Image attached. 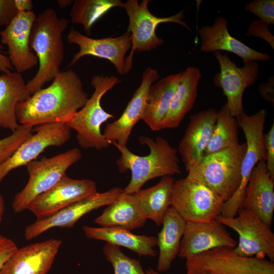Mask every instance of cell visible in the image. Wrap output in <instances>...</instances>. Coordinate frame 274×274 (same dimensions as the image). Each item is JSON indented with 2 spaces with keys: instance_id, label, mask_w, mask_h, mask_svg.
<instances>
[{
  "instance_id": "obj_41",
  "label": "cell",
  "mask_w": 274,
  "mask_h": 274,
  "mask_svg": "<svg viewBox=\"0 0 274 274\" xmlns=\"http://www.w3.org/2000/svg\"><path fill=\"white\" fill-rule=\"evenodd\" d=\"M2 49L3 46L0 44V71L3 73H8L12 72L13 66L9 57L2 53Z\"/></svg>"
},
{
  "instance_id": "obj_18",
  "label": "cell",
  "mask_w": 274,
  "mask_h": 274,
  "mask_svg": "<svg viewBox=\"0 0 274 274\" xmlns=\"http://www.w3.org/2000/svg\"><path fill=\"white\" fill-rule=\"evenodd\" d=\"M159 78L158 71L152 67H148L143 72L141 83L122 115L106 125L102 134L107 140L126 146L134 126L141 119L149 89Z\"/></svg>"
},
{
  "instance_id": "obj_4",
  "label": "cell",
  "mask_w": 274,
  "mask_h": 274,
  "mask_svg": "<svg viewBox=\"0 0 274 274\" xmlns=\"http://www.w3.org/2000/svg\"><path fill=\"white\" fill-rule=\"evenodd\" d=\"M120 82L115 76L95 75L92 77L91 85L94 89L92 95L66 123L77 132L78 142L82 148L100 150L111 145L104 136L101 126L114 117L102 108L100 102L103 96Z\"/></svg>"
},
{
  "instance_id": "obj_29",
  "label": "cell",
  "mask_w": 274,
  "mask_h": 274,
  "mask_svg": "<svg viewBox=\"0 0 274 274\" xmlns=\"http://www.w3.org/2000/svg\"><path fill=\"white\" fill-rule=\"evenodd\" d=\"M162 224V229L157 238L159 250L157 262L159 272L169 269L178 255L186 222L170 207L165 214Z\"/></svg>"
},
{
  "instance_id": "obj_14",
  "label": "cell",
  "mask_w": 274,
  "mask_h": 274,
  "mask_svg": "<svg viewBox=\"0 0 274 274\" xmlns=\"http://www.w3.org/2000/svg\"><path fill=\"white\" fill-rule=\"evenodd\" d=\"M72 129L66 123H47L35 126L30 136L14 154L0 165V183L12 170L26 165L51 146H61L71 138Z\"/></svg>"
},
{
  "instance_id": "obj_35",
  "label": "cell",
  "mask_w": 274,
  "mask_h": 274,
  "mask_svg": "<svg viewBox=\"0 0 274 274\" xmlns=\"http://www.w3.org/2000/svg\"><path fill=\"white\" fill-rule=\"evenodd\" d=\"M244 8L268 25L274 24L273 0L253 1L246 5Z\"/></svg>"
},
{
  "instance_id": "obj_11",
  "label": "cell",
  "mask_w": 274,
  "mask_h": 274,
  "mask_svg": "<svg viewBox=\"0 0 274 274\" xmlns=\"http://www.w3.org/2000/svg\"><path fill=\"white\" fill-rule=\"evenodd\" d=\"M238 234L234 251L245 257L265 258L274 261V233L252 211L241 208L236 216L227 218L219 215L216 219Z\"/></svg>"
},
{
  "instance_id": "obj_27",
  "label": "cell",
  "mask_w": 274,
  "mask_h": 274,
  "mask_svg": "<svg viewBox=\"0 0 274 274\" xmlns=\"http://www.w3.org/2000/svg\"><path fill=\"white\" fill-rule=\"evenodd\" d=\"M30 96L21 74L11 72L0 75L1 127L12 131L18 128L16 107Z\"/></svg>"
},
{
  "instance_id": "obj_10",
  "label": "cell",
  "mask_w": 274,
  "mask_h": 274,
  "mask_svg": "<svg viewBox=\"0 0 274 274\" xmlns=\"http://www.w3.org/2000/svg\"><path fill=\"white\" fill-rule=\"evenodd\" d=\"M149 2V0H143L139 4L138 0H128L123 3V8L129 18L127 31L130 33L131 38L130 52L125 58L126 74L132 67V58L135 51H150L163 44V39L158 37L155 32L159 24L174 23L191 30L187 23L182 20L185 17L183 10L170 16L157 17L148 9Z\"/></svg>"
},
{
  "instance_id": "obj_5",
  "label": "cell",
  "mask_w": 274,
  "mask_h": 274,
  "mask_svg": "<svg viewBox=\"0 0 274 274\" xmlns=\"http://www.w3.org/2000/svg\"><path fill=\"white\" fill-rule=\"evenodd\" d=\"M246 148L245 143L226 150L204 155L187 171V177L208 186L226 201L239 184Z\"/></svg>"
},
{
  "instance_id": "obj_39",
  "label": "cell",
  "mask_w": 274,
  "mask_h": 274,
  "mask_svg": "<svg viewBox=\"0 0 274 274\" xmlns=\"http://www.w3.org/2000/svg\"><path fill=\"white\" fill-rule=\"evenodd\" d=\"M18 248L13 241L0 234V270Z\"/></svg>"
},
{
  "instance_id": "obj_38",
  "label": "cell",
  "mask_w": 274,
  "mask_h": 274,
  "mask_svg": "<svg viewBox=\"0 0 274 274\" xmlns=\"http://www.w3.org/2000/svg\"><path fill=\"white\" fill-rule=\"evenodd\" d=\"M17 14L14 0H0V27L8 25Z\"/></svg>"
},
{
  "instance_id": "obj_42",
  "label": "cell",
  "mask_w": 274,
  "mask_h": 274,
  "mask_svg": "<svg viewBox=\"0 0 274 274\" xmlns=\"http://www.w3.org/2000/svg\"><path fill=\"white\" fill-rule=\"evenodd\" d=\"M18 13L32 11L33 3L31 0H14Z\"/></svg>"
},
{
  "instance_id": "obj_34",
  "label": "cell",
  "mask_w": 274,
  "mask_h": 274,
  "mask_svg": "<svg viewBox=\"0 0 274 274\" xmlns=\"http://www.w3.org/2000/svg\"><path fill=\"white\" fill-rule=\"evenodd\" d=\"M33 127L19 124L10 135L0 139V165L5 163L21 144L32 134Z\"/></svg>"
},
{
  "instance_id": "obj_7",
  "label": "cell",
  "mask_w": 274,
  "mask_h": 274,
  "mask_svg": "<svg viewBox=\"0 0 274 274\" xmlns=\"http://www.w3.org/2000/svg\"><path fill=\"white\" fill-rule=\"evenodd\" d=\"M81 150L72 148L51 157L35 160L25 166L29 175L27 183L17 193L12 202L16 213L27 210L38 196L52 188L65 174L67 169L81 158Z\"/></svg>"
},
{
  "instance_id": "obj_2",
  "label": "cell",
  "mask_w": 274,
  "mask_h": 274,
  "mask_svg": "<svg viewBox=\"0 0 274 274\" xmlns=\"http://www.w3.org/2000/svg\"><path fill=\"white\" fill-rule=\"evenodd\" d=\"M68 23L67 19L59 17L52 8L44 10L36 17L29 46L38 58L39 68L36 75L26 83L31 95L61 72L64 55L62 33Z\"/></svg>"
},
{
  "instance_id": "obj_21",
  "label": "cell",
  "mask_w": 274,
  "mask_h": 274,
  "mask_svg": "<svg viewBox=\"0 0 274 274\" xmlns=\"http://www.w3.org/2000/svg\"><path fill=\"white\" fill-rule=\"evenodd\" d=\"M217 111L210 108L190 116V121L179 143L178 151L188 171L204 155L216 123Z\"/></svg>"
},
{
  "instance_id": "obj_8",
  "label": "cell",
  "mask_w": 274,
  "mask_h": 274,
  "mask_svg": "<svg viewBox=\"0 0 274 274\" xmlns=\"http://www.w3.org/2000/svg\"><path fill=\"white\" fill-rule=\"evenodd\" d=\"M224 202L212 189L188 177L174 182L171 207L186 222L216 219L221 215Z\"/></svg>"
},
{
  "instance_id": "obj_13",
  "label": "cell",
  "mask_w": 274,
  "mask_h": 274,
  "mask_svg": "<svg viewBox=\"0 0 274 274\" xmlns=\"http://www.w3.org/2000/svg\"><path fill=\"white\" fill-rule=\"evenodd\" d=\"M97 192L95 181L72 179L65 174L52 188L36 197L27 210L37 219H42Z\"/></svg>"
},
{
  "instance_id": "obj_19",
  "label": "cell",
  "mask_w": 274,
  "mask_h": 274,
  "mask_svg": "<svg viewBox=\"0 0 274 274\" xmlns=\"http://www.w3.org/2000/svg\"><path fill=\"white\" fill-rule=\"evenodd\" d=\"M236 242L216 219L209 222H186L178 256L189 257L220 247L234 248Z\"/></svg>"
},
{
  "instance_id": "obj_44",
  "label": "cell",
  "mask_w": 274,
  "mask_h": 274,
  "mask_svg": "<svg viewBox=\"0 0 274 274\" xmlns=\"http://www.w3.org/2000/svg\"><path fill=\"white\" fill-rule=\"evenodd\" d=\"M4 202L3 197L0 194V222L2 220V216L4 211Z\"/></svg>"
},
{
  "instance_id": "obj_23",
  "label": "cell",
  "mask_w": 274,
  "mask_h": 274,
  "mask_svg": "<svg viewBox=\"0 0 274 274\" xmlns=\"http://www.w3.org/2000/svg\"><path fill=\"white\" fill-rule=\"evenodd\" d=\"M242 208L253 211L264 224L271 227L274 212V179L268 173L264 160L259 161L252 172Z\"/></svg>"
},
{
  "instance_id": "obj_32",
  "label": "cell",
  "mask_w": 274,
  "mask_h": 274,
  "mask_svg": "<svg viewBox=\"0 0 274 274\" xmlns=\"http://www.w3.org/2000/svg\"><path fill=\"white\" fill-rule=\"evenodd\" d=\"M115 7L123 8V3L120 0H76L70 16L73 23L82 25L89 35L93 25Z\"/></svg>"
},
{
  "instance_id": "obj_15",
  "label": "cell",
  "mask_w": 274,
  "mask_h": 274,
  "mask_svg": "<svg viewBox=\"0 0 274 274\" xmlns=\"http://www.w3.org/2000/svg\"><path fill=\"white\" fill-rule=\"evenodd\" d=\"M123 192L113 187L76 202L47 217L37 219L24 231L26 240H31L54 227L71 228L84 215L91 211L112 203Z\"/></svg>"
},
{
  "instance_id": "obj_26",
  "label": "cell",
  "mask_w": 274,
  "mask_h": 274,
  "mask_svg": "<svg viewBox=\"0 0 274 274\" xmlns=\"http://www.w3.org/2000/svg\"><path fill=\"white\" fill-rule=\"evenodd\" d=\"M146 220L140 209L136 193H126L123 191L95 218L94 222L100 227H120L130 231L142 227Z\"/></svg>"
},
{
  "instance_id": "obj_3",
  "label": "cell",
  "mask_w": 274,
  "mask_h": 274,
  "mask_svg": "<svg viewBox=\"0 0 274 274\" xmlns=\"http://www.w3.org/2000/svg\"><path fill=\"white\" fill-rule=\"evenodd\" d=\"M139 142L148 147L150 152L146 156H139L131 152L126 146H121L111 141L120 152L116 165L120 173L130 170L131 179L123 189L125 193H134L149 180L158 177L172 176L181 172L177 150L165 139L158 136L153 140L148 136H141Z\"/></svg>"
},
{
  "instance_id": "obj_31",
  "label": "cell",
  "mask_w": 274,
  "mask_h": 274,
  "mask_svg": "<svg viewBox=\"0 0 274 274\" xmlns=\"http://www.w3.org/2000/svg\"><path fill=\"white\" fill-rule=\"evenodd\" d=\"M237 126L236 118L231 115L225 104L217 111L216 123L204 155L238 145Z\"/></svg>"
},
{
  "instance_id": "obj_6",
  "label": "cell",
  "mask_w": 274,
  "mask_h": 274,
  "mask_svg": "<svg viewBox=\"0 0 274 274\" xmlns=\"http://www.w3.org/2000/svg\"><path fill=\"white\" fill-rule=\"evenodd\" d=\"M266 116V110L262 109L253 115H247L244 112L236 117L237 125L245 135L247 148L241 166L239 184L232 196L224 202L220 215L222 217L231 218L236 216L242 207L253 168L259 161H266L263 130Z\"/></svg>"
},
{
  "instance_id": "obj_43",
  "label": "cell",
  "mask_w": 274,
  "mask_h": 274,
  "mask_svg": "<svg viewBox=\"0 0 274 274\" xmlns=\"http://www.w3.org/2000/svg\"><path fill=\"white\" fill-rule=\"evenodd\" d=\"M56 2L59 7L64 8L70 6L73 1L72 0H57Z\"/></svg>"
},
{
  "instance_id": "obj_12",
  "label": "cell",
  "mask_w": 274,
  "mask_h": 274,
  "mask_svg": "<svg viewBox=\"0 0 274 274\" xmlns=\"http://www.w3.org/2000/svg\"><path fill=\"white\" fill-rule=\"evenodd\" d=\"M214 55L220 68L214 76V84L222 89L227 99L226 104L236 118L244 113L243 96L245 89L258 79L259 64L256 61H251L239 67L226 53L216 51Z\"/></svg>"
},
{
  "instance_id": "obj_24",
  "label": "cell",
  "mask_w": 274,
  "mask_h": 274,
  "mask_svg": "<svg viewBox=\"0 0 274 274\" xmlns=\"http://www.w3.org/2000/svg\"><path fill=\"white\" fill-rule=\"evenodd\" d=\"M181 76L182 72L168 75L150 86L141 119L152 130L162 129L163 122Z\"/></svg>"
},
{
  "instance_id": "obj_1",
  "label": "cell",
  "mask_w": 274,
  "mask_h": 274,
  "mask_svg": "<svg viewBox=\"0 0 274 274\" xmlns=\"http://www.w3.org/2000/svg\"><path fill=\"white\" fill-rule=\"evenodd\" d=\"M88 98L78 75L72 70L61 71L49 86L17 105V118L19 124L32 127L67 123Z\"/></svg>"
},
{
  "instance_id": "obj_28",
  "label": "cell",
  "mask_w": 274,
  "mask_h": 274,
  "mask_svg": "<svg viewBox=\"0 0 274 274\" xmlns=\"http://www.w3.org/2000/svg\"><path fill=\"white\" fill-rule=\"evenodd\" d=\"M82 229L88 238L101 240L118 247L126 248L139 255L155 257L154 249L157 246V238L153 236L137 235L120 227H91L83 226Z\"/></svg>"
},
{
  "instance_id": "obj_33",
  "label": "cell",
  "mask_w": 274,
  "mask_h": 274,
  "mask_svg": "<svg viewBox=\"0 0 274 274\" xmlns=\"http://www.w3.org/2000/svg\"><path fill=\"white\" fill-rule=\"evenodd\" d=\"M103 253L106 260L112 265L115 274H146L140 261L125 255L118 246L107 243Z\"/></svg>"
},
{
  "instance_id": "obj_36",
  "label": "cell",
  "mask_w": 274,
  "mask_h": 274,
  "mask_svg": "<svg viewBox=\"0 0 274 274\" xmlns=\"http://www.w3.org/2000/svg\"><path fill=\"white\" fill-rule=\"evenodd\" d=\"M268 25L260 20H254L251 22L246 36L260 38L266 41L273 49L274 37L268 29Z\"/></svg>"
},
{
  "instance_id": "obj_16",
  "label": "cell",
  "mask_w": 274,
  "mask_h": 274,
  "mask_svg": "<svg viewBox=\"0 0 274 274\" xmlns=\"http://www.w3.org/2000/svg\"><path fill=\"white\" fill-rule=\"evenodd\" d=\"M67 42L76 44L79 51L74 54L68 67L76 63L85 56H93L110 61L119 75L126 74L125 55L131 48L130 33L126 31L117 37L94 39L85 36L71 27L67 35Z\"/></svg>"
},
{
  "instance_id": "obj_40",
  "label": "cell",
  "mask_w": 274,
  "mask_h": 274,
  "mask_svg": "<svg viewBox=\"0 0 274 274\" xmlns=\"http://www.w3.org/2000/svg\"><path fill=\"white\" fill-rule=\"evenodd\" d=\"M259 93L266 101L274 103V77L270 76L267 81L258 86Z\"/></svg>"
},
{
  "instance_id": "obj_37",
  "label": "cell",
  "mask_w": 274,
  "mask_h": 274,
  "mask_svg": "<svg viewBox=\"0 0 274 274\" xmlns=\"http://www.w3.org/2000/svg\"><path fill=\"white\" fill-rule=\"evenodd\" d=\"M263 142L266 152V165L272 178L274 179V123L269 131L264 134Z\"/></svg>"
},
{
  "instance_id": "obj_45",
  "label": "cell",
  "mask_w": 274,
  "mask_h": 274,
  "mask_svg": "<svg viewBox=\"0 0 274 274\" xmlns=\"http://www.w3.org/2000/svg\"><path fill=\"white\" fill-rule=\"evenodd\" d=\"M146 274H162L159 272L156 271L152 268H149L145 271Z\"/></svg>"
},
{
  "instance_id": "obj_20",
  "label": "cell",
  "mask_w": 274,
  "mask_h": 274,
  "mask_svg": "<svg viewBox=\"0 0 274 274\" xmlns=\"http://www.w3.org/2000/svg\"><path fill=\"white\" fill-rule=\"evenodd\" d=\"M61 243L52 238L18 248L4 263L0 274H47Z\"/></svg>"
},
{
  "instance_id": "obj_9",
  "label": "cell",
  "mask_w": 274,
  "mask_h": 274,
  "mask_svg": "<svg viewBox=\"0 0 274 274\" xmlns=\"http://www.w3.org/2000/svg\"><path fill=\"white\" fill-rule=\"evenodd\" d=\"M186 274H274L273 262L220 247L186 258Z\"/></svg>"
},
{
  "instance_id": "obj_25",
  "label": "cell",
  "mask_w": 274,
  "mask_h": 274,
  "mask_svg": "<svg viewBox=\"0 0 274 274\" xmlns=\"http://www.w3.org/2000/svg\"><path fill=\"white\" fill-rule=\"evenodd\" d=\"M201 78L200 71L190 66L182 72L177 88L172 98L162 129L178 127L192 108L197 97V86Z\"/></svg>"
},
{
  "instance_id": "obj_30",
  "label": "cell",
  "mask_w": 274,
  "mask_h": 274,
  "mask_svg": "<svg viewBox=\"0 0 274 274\" xmlns=\"http://www.w3.org/2000/svg\"><path fill=\"white\" fill-rule=\"evenodd\" d=\"M175 181L172 176L162 177L154 186L135 192L142 213L147 219L157 225L162 224L167 209L171 207Z\"/></svg>"
},
{
  "instance_id": "obj_22",
  "label": "cell",
  "mask_w": 274,
  "mask_h": 274,
  "mask_svg": "<svg viewBox=\"0 0 274 274\" xmlns=\"http://www.w3.org/2000/svg\"><path fill=\"white\" fill-rule=\"evenodd\" d=\"M198 33L201 52L227 51L239 57L244 64L251 61L269 59V54L253 49L232 37L228 31V20L225 17H217L212 25L200 28Z\"/></svg>"
},
{
  "instance_id": "obj_17",
  "label": "cell",
  "mask_w": 274,
  "mask_h": 274,
  "mask_svg": "<svg viewBox=\"0 0 274 274\" xmlns=\"http://www.w3.org/2000/svg\"><path fill=\"white\" fill-rule=\"evenodd\" d=\"M36 17L33 11L19 13L0 32L1 42L8 47L11 63L20 74L38 64V58L29 46L30 33Z\"/></svg>"
}]
</instances>
